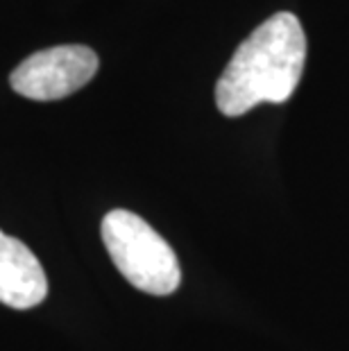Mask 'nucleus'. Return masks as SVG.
Here are the masks:
<instances>
[{
	"label": "nucleus",
	"mask_w": 349,
	"mask_h": 351,
	"mask_svg": "<svg viewBox=\"0 0 349 351\" xmlns=\"http://www.w3.org/2000/svg\"><path fill=\"white\" fill-rule=\"evenodd\" d=\"M46 295L48 279L39 258L25 243L0 231V302L27 311L39 306Z\"/></svg>",
	"instance_id": "obj_4"
},
{
	"label": "nucleus",
	"mask_w": 349,
	"mask_h": 351,
	"mask_svg": "<svg viewBox=\"0 0 349 351\" xmlns=\"http://www.w3.org/2000/svg\"><path fill=\"white\" fill-rule=\"evenodd\" d=\"M102 243L111 261L132 286L147 295H173L182 270L173 247L136 213L116 208L102 220Z\"/></svg>",
	"instance_id": "obj_2"
},
{
	"label": "nucleus",
	"mask_w": 349,
	"mask_h": 351,
	"mask_svg": "<svg viewBox=\"0 0 349 351\" xmlns=\"http://www.w3.org/2000/svg\"><path fill=\"white\" fill-rule=\"evenodd\" d=\"M304 62L306 36L300 19L291 12L274 14L236 48L215 84V104L236 118L261 102H286L300 84Z\"/></svg>",
	"instance_id": "obj_1"
},
{
	"label": "nucleus",
	"mask_w": 349,
	"mask_h": 351,
	"mask_svg": "<svg viewBox=\"0 0 349 351\" xmlns=\"http://www.w3.org/2000/svg\"><path fill=\"white\" fill-rule=\"evenodd\" d=\"M98 73V55L88 46H55L29 55L14 69L10 84L36 102L62 100L86 86Z\"/></svg>",
	"instance_id": "obj_3"
}]
</instances>
